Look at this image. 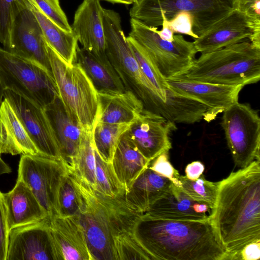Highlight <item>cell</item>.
Wrapping results in <instances>:
<instances>
[{"label": "cell", "instance_id": "d4e9b609", "mask_svg": "<svg viewBox=\"0 0 260 260\" xmlns=\"http://www.w3.org/2000/svg\"><path fill=\"white\" fill-rule=\"evenodd\" d=\"M98 92L99 122L131 124L144 109L142 102L129 90L121 93Z\"/></svg>", "mask_w": 260, "mask_h": 260}, {"label": "cell", "instance_id": "83f0119b", "mask_svg": "<svg viewBox=\"0 0 260 260\" xmlns=\"http://www.w3.org/2000/svg\"><path fill=\"white\" fill-rule=\"evenodd\" d=\"M27 6L36 17L47 43L68 64L74 63L78 47L76 35L73 31L67 32L58 26L31 0H27Z\"/></svg>", "mask_w": 260, "mask_h": 260}, {"label": "cell", "instance_id": "d6986e66", "mask_svg": "<svg viewBox=\"0 0 260 260\" xmlns=\"http://www.w3.org/2000/svg\"><path fill=\"white\" fill-rule=\"evenodd\" d=\"M103 9L100 0H83L71 26L82 48L97 55L106 54Z\"/></svg>", "mask_w": 260, "mask_h": 260}, {"label": "cell", "instance_id": "ab89813d", "mask_svg": "<svg viewBox=\"0 0 260 260\" xmlns=\"http://www.w3.org/2000/svg\"><path fill=\"white\" fill-rule=\"evenodd\" d=\"M8 233L5 207L0 191V260L7 258Z\"/></svg>", "mask_w": 260, "mask_h": 260}, {"label": "cell", "instance_id": "e575fe53", "mask_svg": "<svg viewBox=\"0 0 260 260\" xmlns=\"http://www.w3.org/2000/svg\"><path fill=\"white\" fill-rule=\"evenodd\" d=\"M115 260L151 259L136 239L133 229L118 235L114 241Z\"/></svg>", "mask_w": 260, "mask_h": 260}, {"label": "cell", "instance_id": "3957f363", "mask_svg": "<svg viewBox=\"0 0 260 260\" xmlns=\"http://www.w3.org/2000/svg\"><path fill=\"white\" fill-rule=\"evenodd\" d=\"M70 171L84 201V210L78 218L92 259L115 260V238L132 230L144 213L127 202L125 196L104 195Z\"/></svg>", "mask_w": 260, "mask_h": 260}, {"label": "cell", "instance_id": "9a60e30c", "mask_svg": "<svg viewBox=\"0 0 260 260\" xmlns=\"http://www.w3.org/2000/svg\"><path fill=\"white\" fill-rule=\"evenodd\" d=\"M50 220L46 218L10 230L6 260H55Z\"/></svg>", "mask_w": 260, "mask_h": 260}, {"label": "cell", "instance_id": "7402d4cb", "mask_svg": "<svg viewBox=\"0 0 260 260\" xmlns=\"http://www.w3.org/2000/svg\"><path fill=\"white\" fill-rule=\"evenodd\" d=\"M2 197L9 231L49 218L30 189L19 178L14 188L2 193Z\"/></svg>", "mask_w": 260, "mask_h": 260}, {"label": "cell", "instance_id": "d590c367", "mask_svg": "<svg viewBox=\"0 0 260 260\" xmlns=\"http://www.w3.org/2000/svg\"><path fill=\"white\" fill-rule=\"evenodd\" d=\"M236 9L247 17L252 30L249 41L260 47V0H236Z\"/></svg>", "mask_w": 260, "mask_h": 260}, {"label": "cell", "instance_id": "8992f818", "mask_svg": "<svg viewBox=\"0 0 260 260\" xmlns=\"http://www.w3.org/2000/svg\"><path fill=\"white\" fill-rule=\"evenodd\" d=\"M46 43L58 96L66 112L82 128H93L99 110L98 91L80 65L68 64Z\"/></svg>", "mask_w": 260, "mask_h": 260}, {"label": "cell", "instance_id": "60d3db41", "mask_svg": "<svg viewBox=\"0 0 260 260\" xmlns=\"http://www.w3.org/2000/svg\"><path fill=\"white\" fill-rule=\"evenodd\" d=\"M260 258V241L246 245L239 253V260H258Z\"/></svg>", "mask_w": 260, "mask_h": 260}, {"label": "cell", "instance_id": "74e56055", "mask_svg": "<svg viewBox=\"0 0 260 260\" xmlns=\"http://www.w3.org/2000/svg\"><path fill=\"white\" fill-rule=\"evenodd\" d=\"M152 160L151 165L149 166L150 169L168 178L177 186H179V177L180 175L178 171L175 169L170 162L168 152L160 154Z\"/></svg>", "mask_w": 260, "mask_h": 260}, {"label": "cell", "instance_id": "7c38bea8", "mask_svg": "<svg viewBox=\"0 0 260 260\" xmlns=\"http://www.w3.org/2000/svg\"><path fill=\"white\" fill-rule=\"evenodd\" d=\"M166 82L175 93L205 105L207 110L203 119L207 122L214 120L218 114L238 102L239 93L244 87L196 81L184 75L166 79Z\"/></svg>", "mask_w": 260, "mask_h": 260}, {"label": "cell", "instance_id": "e0dca14e", "mask_svg": "<svg viewBox=\"0 0 260 260\" xmlns=\"http://www.w3.org/2000/svg\"><path fill=\"white\" fill-rule=\"evenodd\" d=\"M50 232L55 260H93L78 216H53Z\"/></svg>", "mask_w": 260, "mask_h": 260}, {"label": "cell", "instance_id": "cb8c5ba5", "mask_svg": "<svg viewBox=\"0 0 260 260\" xmlns=\"http://www.w3.org/2000/svg\"><path fill=\"white\" fill-rule=\"evenodd\" d=\"M74 62L84 70L98 92L121 93L126 90L106 54L97 55L78 47Z\"/></svg>", "mask_w": 260, "mask_h": 260}, {"label": "cell", "instance_id": "5b68a950", "mask_svg": "<svg viewBox=\"0 0 260 260\" xmlns=\"http://www.w3.org/2000/svg\"><path fill=\"white\" fill-rule=\"evenodd\" d=\"M183 75L193 81L229 86L257 83L260 80V48L246 40L202 53Z\"/></svg>", "mask_w": 260, "mask_h": 260}, {"label": "cell", "instance_id": "5bb4252c", "mask_svg": "<svg viewBox=\"0 0 260 260\" xmlns=\"http://www.w3.org/2000/svg\"><path fill=\"white\" fill-rule=\"evenodd\" d=\"M176 128L175 123L144 109L123 136L151 161L172 148L170 135Z\"/></svg>", "mask_w": 260, "mask_h": 260}, {"label": "cell", "instance_id": "b9f144b4", "mask_svg": "<svg viewBox=\"0 0 260 260\" xmlns=\"http://www.w3.org/2000/svg\"><path fill=\"white\" fill-rule=\"evenodd\" d=\"M204 169V165L201 161H192L188 164L185 168V176L190 180L197 179L203 175Z\"/></svg>", "mask_w": 260, "mask_h": 260}, {"label": "cell", "instance_id": "f6af8a7d", "mask_svg": "<svg viewBox=\"0 0 260 260\" xmlns=\"http://www.w3.org/2000/svg\"><path fill=\"white\" fill-rule=\"evenodd\" d=\"M113 4H121L124 5H131L133 3L132 0H103Z\"/></svg>", "mask_w": 260, "mask_h": 260}, {"label": "cell", "instance_id": "8fae6325", "mask_svg": "<svg viewBox=\"0 0 260 260\" xmlns=\"http://www.w3.org/2000/svg\"><path fill=\"white\" fill-rule=\"evenodd\" d=\"M68 171L60 158L28 154L20 157L17 178L28 186L50 219L56 215L58 190Z\"/></svg>", "mask_w": 260, "mask_h": 260}, {"label": "cell", "instance_id": "ee69618b", "mask_svg": "<svg viewBox=\"0 0 260 260\" xmlns=\"http://www.w3.org/2000/svg\"><path fill=\"white\" fill-rule=\"evenodd\" d=\"M12 172L10 167L2 159L0 154V175Z\"/></svg>", "mask_w": 260, "mask_h": 260}, {"label": "cell", "instance_id": "9c48e42d", "mask_svg": "<svg viewBox=\"0 0 260 260\" xmlns=\"http://www.w3.org/2000/svg\"><path fill=\"white\" fill-rule=\"evenodd\" d=\"M130 37L147 52L159 73L166 79L185 75L197 53L193 42L181 35H174L172 41L161 38L157 28L148 26L133 19L130 20Z\"/></svg>", "mask_w": 260, "mask_h": 260}, {"label": "cell", "instance_id": "836d02e7", "mask_svg": "<svg viewBox=\"0 0 260 260\" xmlns=\"http://www.w3.org/2000/svg\"><path fill=\"white\" fill-rule=\"evenodd\" d=\"M27 0H0V42L7 50L13 23L18 14L27 7Z\"/></svg>", "mask_w": 260, "mask_h": 260}, {"label": "cell", "instance_id": "f35d334b", "mask_svg": "<svg viewBox=\"0 0 260 260\" xmlns=\"http://www.w3.org/2000/svg\"><path fill=\"white\" fill-rule=\"evenodd\" d=\"M165 20L174 33L182 34L189 36L193 39L198 38L193 31L192 18L190 14L181 12L177 14L170 20Z\"/></svg>", "mask_w": 260, "mask_h": 260}, {"label": "cell", "instance_id": "ac0fdd59", "mask_svg": "<svg viewBox=\"0 0 260 260\" xmlns=\"http://www.w3.org/2000/svg\"><path fill=\"white\" fill-rule=\"evenodd\" d=\"M252 30L249 22L241 11L234 9L194 39L197 51L205 53L215 51L250 39Z\"/></svg>", "mask_w": 260, "mask_h": 260}, {"label": "cell", "instance_id": "8d00e7d4", "mask_svg": "<svg viewBox=\"0 0 260 260\" xmlns=\"http://www.w3.org/2000/svg\"><path fill=\"white\" fill-rule=\"evenodd\" d=\"M37 7L49 19L67 32L72 31L68 18L61 9L59 0H31Z\"/></svg>", "mask_w": 260, "mask_h": 260}, {"label": "cell", "instance_id": "ffe728a7", "mask_svg": "<svg viewBox=\"0 0 260 260\" xmlns=\"http://www.w3.org/2000/svg\"><path fill=\"white\" fill-rule=\"evenodd\" d=\"M212 209L198 202L173 183L145 213L156 217L175 220H203L208 219Z\"/></svg>", "mask_w": 260, "mask_h": 260}, {"label": "cell", "instance_id": "44dd1931", "mask_svg": "<svg viewBox=\"0 0 260 260\" xmlns=\"http://www.w3.org/2000/svg\"><path fill=\"white\" fill-rule=\"evenodd\" d=\"M44 109L55 134L60 158L73 170L84 128L69 115L59 96Z\"/></svg>", "mask_w": 260, "mask_h": 260}, {"label": "cell", "instance_id": "d6a6232c", "mask_svg": "<svg viewBox=\"0 0 260 260\" xmlns=\"http://www.w3.org/2000/svg\"><path fill=\"white\" fill-rule=\"evenodd\" d=\"M179 180L178 187L191 199L213 209L216 199L218 182L207 180L203 175L196 180H190L180 175Z\"/></svg>", "mask_w": 260, "mask_h": 260}, {"label": "cell", "instance_id": "30bf717a", "mask_svg": "<svg viewBox=\"0 0 260 260\" xmlns=\"http://www.w3.org/2000/svg\"><path fill=\"white\" fill-rule=\"evenodd\" d=\"M221 126L235 165L244 168L260 160V118L248 104L235 103L223 112Z\"/></svg>", "mask_w": 260, "mask_h": 260}, {"label": "cell", "instance_id": "2e32d148", "mask_svg": "<svg viewBox=\"0 0 260 260\" xmlns=\"http://www.w3.org/2000/svg\"><path fill=\"white\" fill-rule=\"evenodd\" d=\"M46 44L39 22L27 6L15 18L6 50L40 65L52 75Z\"/></svg>", "mask_w": 260, "mask_h": 260}, {"label": "cell", "instance_id": "603a6c76", "mask_svg": "<svg viewBox=\"0 0 260 260\" xmlns=\"http://www.w3.org/2000/svg\"><path fill=\"white\" fill-rule=\"evenodd\" d=\"M41 155L9 102L0 106V154Z\"/></svg>", "mask_w": 260, "mask_h": 260}, {"label": "cell", "instance_id": "f546056e", "mask_svg": "<svg viewBox=\"0 0 260 260\" xmlns=\"http://www.w3.org/2000/svg\"><path fill=\"white\" fill-rule=\"evenodd\" d=\"M131 124L105 123L97 120L93 130V142L104 161L111 163L118 143Z\"/></svg>", "mask_w": 260, "mask_h": 260}, {"label": "cell", "instance_id": "7a4b0ae2", "mask_svg": "<svg viewBox=\"0 0 260 260\" xmlns=\"http://www.w3.org/2000/svg\"><path fill=\"white\" fill-rule=\"evenodd\" d=\"M133 232L151 259L228 260L210 217L175 220L144 213Z\"/></svg>", "mask_w": 260, "mask_h": 260}, {"label": "cell", "instance_id": "277c9868", "mask_svg": "<svg viewBox=\"0 0 260 260\" xmlns=\"http://www.w3.org/2000/svg\"><path fill=\"white\" fill-rule=\"evenodd\" d=\"M106 54L126 90L133 92L144 108L175 123L183 116L182 107L164 100L143 74L122 28L115 11L104 8Z\"/></svg>", "mask_w": 260, "mask_h": 260}, {"label": "cell", "instance_id": "4316f807", "mask_svg": "<svg viewBox=\"0 0 260 260\" xmlns=\"http://www.w3.org/2000/svg\"><path fill=\"white\" fill-rule=\"evenodd\" d=\"M134 144L123 135L111 162L114 171L126 192L137 177L150 165Z\"/></svg>", "mask_w": 260, "mask_h": 260}, {"label": "cell", "instance_id": "4dcf8cb0", "mask_svg": "<svg viewBox=\"0 0 260 260\" xmlns=\"http://www.w3.org/2000/svg\"><path fill=\"white\" fill-rule=\"evenodd\" d=\"M92 129L83 131L73 171L80 178L94 188L95 186V148Z\"/></svg>", "mask_w": 260, "mask_h": 260}, {"label": "cell", "instance_id": "f1b7e54d", "mask_svg": "<svg viewBox=\"0 0 260 260\" xmlns=\"http://www.w3.org/2000/svg\"><path fill=\"white\" fill-rule=\"evenodd\" d=\"M84 210L82 194L68 169L63 176L57 193L56 215L62 217L79 216Z\"/></svg>", "mask_w": 260, "mask_h": 260}, {"label": "cell", "instance_id": "52a82bcc", "mask_svg": "<svg viewBox=\"0 0 260 260\" xmlns=\"http://www.w3.org/2000/svg\"><path fill=\"white\" fill-rule=\"evenodd\" d=\"M132 4L131 18L149 27L161 26L163 19L187 13L198 37L236 9V0H137Z\"/></svg>", "mask_w": 260, "mask_h": 260}, {"label": "cell", "instance_id": "484cf974", "mask_svg": "<svg viewBox=\"0 0 260 260\" xmlns=\"http://www.w3.org/2000/svg\"><path fill=\"white\" fill-rule=\"evenodd\" d=\"M172 182L148 167L134 181L125 193L127 202L145 213L169 188Z\"/></svg>", "mask_w": 260, "mask_h": 260}, {"label": "cell", "instance_id": "ba28073f", "mask_svg": "<svg viewBox=\"0 0 260 260\" xmlns=\"http://www.w3.org/2000/svg\"><path fill=\"white\" fill-rule=\"evenodd\" d=\"M0 85L42 108L58 96L53 77L45 69L1 47Z\"/></svg>", "mask_w": 260, "mask_h": 260}, {"label": "cell", "instance_id": "7dc6e473", "mask_svg": "<svg viewBox=\"0 0 260 260\" xmlns=\"http://www.w3.org/2000/svg\"><path fill=\"white\" fill-rule=\"evenodd\" d=\"M137 0H132V1L134 3L135 2H136Z\"/></svg>", "mask_w": 260, "mask_h": 260}, {"label": "cell", "instance_id": "7bdbcfd3", "mask_svg": "<svg viewBox=\"0 0 260 260\" xmlns=\"http://www.w3.org/2000/svg\"><path fill=\"white\" fill-rule=\"evenodd\" d=\"M162 28L160 30H157V32L159 37L166 40L172 41L174 39V32L167 24L165 20H163L161 25Z\"/></svg>", "mask_w": 260, "mask_h": 260}, {"label": "cell", "instance_id": "4fadbf2b", "mask_svg": "<svg viewBox=\"0 0 260 260\" xmlns=\"http://www.w3.org/2000/svg\"><path fill=\"white\" fill-rule=\"evenodd\" d=\"M3 97L11 105L41 155L60 158L55 132L44 108L9 90Z\"/></svg>", "mask_w": 260, "mask_h": 260}, {"label": "cell", "instance_id": "bcb514c9", "mask_svg": "<svg viewBox=\"0 0 260 260\" xmlns=\"http://www.w3.org/2000/svg\"><path fill=\"white\" fill-rule=\"evenodd\" d=\"M3 90L2 89L1 85H0V106L3 100Z\"/></svg>", "mask_w": 260, "mask_h": 260}, {"label": "cell", "instance_id": "6da1fadb", "mask_svg": "<svg viewBox=\"0 0 260 260\" xmlns=\"http://www.w3.org/2000/svg\"><path fill=\"white\" fill-rule=\"evenodd\" d=\"M209 217L228 260H239L246 245L260 241V160L218 182Z\"/></svg>", "mask_w": 260, "mask_h": 260}, {"label": "cell", "instance_id": "1f68e13d", "mask_svg": "<svg viewBox=\"0 0 260 260\" xmlns=\"http://www.w3.org/2000/svg\"><path fill=\"white\" fill-rule=\"evenodd\" d=\"M95 186L94 189L111 197L125 196L126 190L117 178L112 164L104 161L95 149Z\"/></svg>", "mask_w": 260, "mask_h": 260}]
</instances>
